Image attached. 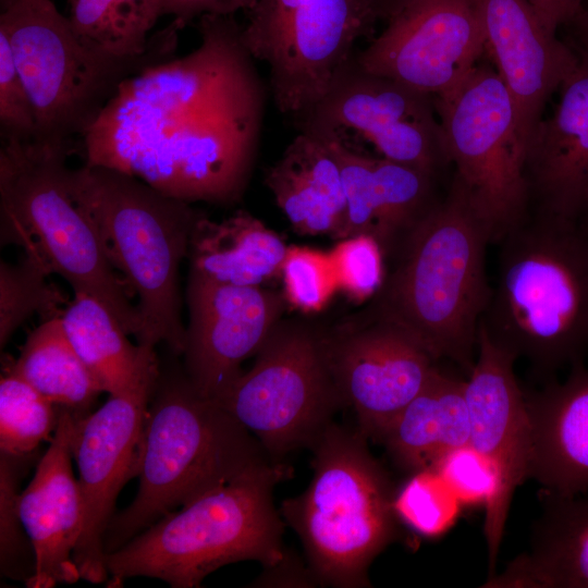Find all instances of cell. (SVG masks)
Listing matches in <instances>:
<instances>
[{
  "label": "cell",
  "mask_w": 588,
  "mask_h": 588,
  "mask_svg": "<svg viewBox=\"0 0 588 588\" xmlns=\"http://www.w3.org/2000/svg\"><path fill=\"white\" fill-rule=\"evenodd\" d=\"M200 44L122 83L82 137L85 164L135 176L187 203L240 198L266 93L234 15L199 17Z\"/></svg>",
  "instance_id": "cell-1"
},
{
  "label": "cell",
  "mask_w": 588,
  "mask_h": 588,
  "mask_svg": "<svg viewBox=\"0 0 588 588\" xmlns=\"http://www.w3.org/2000/svg\"><path fill=\"white\" fill-rule=\"evenodd\" d=\"M498 243V279L479 324L493 343L547 381L583 364L588 232L579 221L529 212Z\"/></svg>",
  "instance_id": "cell-2"
},
{
  "label": "cell",
  "mask_w": 588,
  "mask_h": 588,
  "mask_svg": "<svg viewBox=\"0 0 588 588\" xmlns=\"http://www.w3.org/2000/svg\"><path fill=\"white\" fill-rule=\"evenodd\" d=\"M490 243L489 228L453 177L446 196L402 241L379 291L377 318L402 328L436 360L449 359L469 373L492 290L486 271Z\"/></svg>",
  "instance_id": "cell-3"
},
{
  "label": "cell",
  "mask_w": 588,
  "mask_h": 588,
  "mask_svg": "<svg viewBox=\"0 0 588 588\" xmlns=\"http://www.w3.org/2000/svg\"><path fill=\"white\" fill-rule=\"evenodd\" d=\"M290 474V467L267 460L168 513L105 554L109 583L117 587L143 576L173 588H195L231 563L278 565L285 556L284 522L272 492Z\"/></svg>",
  "instance_id": "cell-4"
},
{
  "label": "cell",
  "mask_w": 588,
  "mask_h": 588,
  "mask_svg": "<svg viewBox=\"0 0 588 588\" xmlns=\"http://www.w3.org/2000/svg\"><path fill=\"white\" fill-rule=\"evenodd\" d=\"M68 185L93 220L110 262L137 297V344L155 348L164 343L183 354L179 270L201 213L191 203L102 166L69 169Z\"/></svg>",
  "instance_id": "cell-5"
},
{
  "label": "cell",
  "mask_w": 588,
  "mask_h": 588,
  "mask_svg": "<svg viewBox=\"0 0 588 588\" xmlns=\"http://www.w3.org/2000/svg\"><path fill=\"white\" fill-rule=\"evenodd\" d=\"M259 441L186 376L161 377L148 407L133 502L105 535L111 552L203 493L269 460Z\"/></svg>",
  "instance_id": "cell-6"
},
{
  "label": "cell",
  "mask_w": 588,
  "mask_h": 588,
  "mask_svg": "<svg viewBox=\"0 0 588 588\" xmlns=\"http://www.w3.org/2000/svg\"><path fill=\"white\" fill-rule=\"evenodd\" d=\"M72 144L1 139V242L100 302L128 335L140 318L132 291L110 262L98 231L68 185Z\"/></svg>",
  "instance_id": "cell-7"
},
{
  "label": "cell",
  "mask_w": 588,
  "mask_h": 588,
  "mask_svg": "<svg viewBox=\"0 0 588 588\" xmlns=\"http://www.w3.org/2000/svg\"><path fill=\"white\" fill-rule=\"evenodd\" d=\"M366 440L358 430L330 422L309 446V486L281 505L313 576L334 587L370 586V564L397 534L395 491Z\"/></svg>",
  "instance_id": "cell-8"
},
{
  "label": "cell",
  "mask_w": 588,
  "mask_h": 588,
  "mask_svg": "<svg viewBox=\"0 0 588 588\" xmlns=\"http://www.w3.org/2000/svg\"><path fill=\"white\" fill-rule=\"evenodd\" d=\"M0 29L30 97L33 139L72 144L83 137L127 78L175 57L183 26L172 20L150 36L146 51L110 54L85 45L51 0H14Z\"/></svg>",
  "instance_id": "cell-9"
},
{
  "label": "cell",
  "mask_w": 588,
  "mask_h": 588,
  "mask_svg": "<svg viewBox=\"0 0 588 588\" xmlns=\"http://www.w3.org/2000/svg\"><path fill=\"white\" fill-rule=\"evenodd\" d=\"M433 101L453 177L498 243L530 212L514 100L485 56Z\"/></svg>",
  "instance_id": "cell-10"
},
{
  "label": "cell",
  "mask_w": 588,
  "mask_h": 588,
  "mask_svg": "<svg viewBox=\"0 0 588 588\" xmlns=\"http://www.w3.org/2000/svg\"><path fill=\"white\" fill-rule=\"evenodd\" d=\"M256 355L252 368L216 402L272 458L310 446L343 406L326 336L301 324L278 322Z\"/></svg>",
  "instance_id": "cell-11"
},
{
  "label": "cell",
  "mask_w": 588,
  "mask_h": 588,
  "mask_svg": "<svg viewBox=\"0 0 588 588\" xmlns=\"http://www.w3.org/2000/svg\"><path fill=\"white\" fill-rule=\"evenodd\" d=\"M241 40L269 69L278 110L295 123L323 97L373 22L355 0H256Z\"/></svg>",
  "instance_id": "cell-12"
},
{
  "label": "cell",
  "mask_w": 588,
  "mask_h": 588,
  "mask_svg": "<svg viewBox=\"0 0 588 588\" xmlns=\"http://www.w3.org/2000/svg\"><path fill=\"white\" fill-rule=\"evenodd\" d=\"M296 125L433 176L450 163L433 97L364 70L355 53Z\"/></svg>",
  "instance_id": "cell-13"
},
{
  "label": "cell",
  "mask_w": 588,
  "mask_h": 588,
  "mask_svg": "<svg viewBox=\"0 0 588 588\" xmlns=\"http://www.w3.org/2000/svg\"><path fill=\"white\" fill-rule=\"evenodd\" d=\"M159 376L155 352L127 389L109 395L101 407L76 425L73 457L84 516L74 561L81 578L91 584L109 577L105 535L120 491L137 476L146 416Z\"/></svg>",
  "instance_id": "cell-14"
},
{
  "label": "cell",
  "mask_w": 588,
  "mask_h": 588,
  "mask_svg": "<svg viewBox=\"0 0 588 588\" xmlns=\"http://www.w3.org/2000/svg\"><path fill=\"white\" fill-rule=\"evenodd\" d=\"M355 52L366 71L432 97L457 86L486 56L480 0H417Z\"/></svg>",
  "instance_id": "cell-15"
},
{
  "label": "cell",
  "mask_w": 588,
  "mask_h": 588,
  "mask_svg": "<svg viewBox=\"0 0 588 588\" xmlns=\"http://www.w3.org/2000/svg\"><path fill=\"white\" fill-rule=\"evenodd\" d=\"M516 358L491 341L479 324L477 359L465 382L469 444L498 469L499 489L483 524L493 574L515 490L529 475L530 421L526 395L514 372Z\"/></svg>",
  "instance_id": "cell-16"
},
{
  "label": "cell",
  "mask_w": 588,
  "mask_h": 588,
  "mask_svg": "<svg viewBox=\"0 0 588 588\" xmlns=\"http://www.w3.org/2000/svg\"><path fill=\"white\" fill-rule=\"evenodd\" d=\"M326 341L343 406L355 413L357 430L378 442L439 367L411 334L377 317Z\"/></svg>",
  "instance_id": "cell-17"
},
{
  "label": "cell",
  "mask_w": 588,
  "mask_h": 588,
  "mask_svg": "<svg viewBox=\"0 0 588 588\" xmlns=\"http://www.w3.org/2000/svg\"><path fill=\"white\" fill-rule=\"evenodd\" d=\"M185 376L204 397L218 400L243 372L278 323L282 298L262 286L217 283L189 272Z\"/></svg>",
  "instance_id": "cell-18"
},
{
  "label": "cell",
  "mask_w": 588,
  "mask_h": 588,
  "mask_svg": "<svg viewBox=\"0 0 588 588\" xmlns=\"http://www.w3.org/2000/svg\"><path fill=\"white\" fill-rule=\"evenodd\" d=\"M480 7L486 57L514 100L525 150L547 100L579 58L568 44L546 30L527 0H480Z\"/></svg>",
  "instance_id": "cell-19"
},
{
  "label": "cell",
  "mask_w": 588,
  "mask_h": 588,
  "mask_svg": "<svg viewBox=\"0 0 588 588\" xmlns=\"http://www.w3.org/2000/svg\"><path fill=\"white\" fill-rule=\"evenodd\" d=\"M78 419L82 418L59 408L58 425L48 450L19 495L20 516L36 556V573L29 588H51L81 578L74 551L84 514L78 480L72 470Z\"/></svg>",
  "instance_id": "cell-20"
},
{
  "label": "cell",
  "mask_w": 588,
  "mask_h": 588,
  "mask_svg": "<svg viewBox=\"0 0 588 588\" xmlns=\"http://www.w3.org/2000/svg\"><path fill=\"white\" fill-rule=\"evenodd\" d=\"M560 91L552 115L526 143L525 177L534 212L579 221L588 194L587 59L579 58Z\"/></svg>",
  "instance_id": "cell-21"
},
{
  "label": "cell",
  "mask_w": 588,
  "mask_h": 588,
  "mask_svg": "<svg viewBox=\"0 0 588 588\" xmlns=\"http://www.w3.org/2000/svg\"><path fill=\"white\" fill-rule=\"evenodd\" d=\"M525 395L531 436L528 479L549 494L587 492L588 368L576 365L564 381L549 380Z\"/></svg>",
  "instance_id": "cell-22"
},
{
  "label": "cell",
  "mask_w": 588,
  "mask_h": 588,
  "mask_svg": "<svg viewBox=\"0 0 588 588\" xmlns=\"http://www.w3.org/2000/svg\"><path fill=\"white\" fill-rule=\"evenodd\" d=\"M265 183L297 232L343 237L344 186L339 160L327 138L299 131L268 170Z\"/></svg>",
  "instance_id": "cell-23"
},
{
  "label": "cell",
  "mask_w": 588,
  "mask_h": 588,
  "mask_svg": "<svg viewBox=\"0 0 588 588\" xmlns=\"http://www.w3.org/2000/svg\"><path fill=\"white\" fill-rule=\"evenodd\" d=\"M482 587L588 588V491L546 493L529 548Z\"/></svg>",
  "instance_id": "cell-24"
},
{
  "label": "cell",
  "mask_w": 588,
  "mask_h": 588,
  "mask_svg": "<svg viewBox=\"0 0 588 588\" xmlns=\"http://www.w3.org/2000/svg\"><path fill=\"white\" fill-rule=\"evenodd\" d=\"M465 382L438 367L391 424L379 442L400 467L411 474L433 469L446 453L469 444Z\"/></svg>",
  "instance_id": "cell-25"
},
{
  "label": "cell",
  "mask_w": 588,
  "mask_h": 588,
  "mask_svg": "<svg viewBox=\"0 0 588 588\" xmlns=\"http://www.w3.org/2000/svg\"><path fill=\"white\" fill-rule=\"evenodd\" d=\"M287 247L264 222L236 211L222 221L200 216L191 234L189 272L236 286H262L280 274Z\"/></svg>",
  "instance_id": "cell-26"
},
{
  "label": "cell",
  "mask_w": 588,
  "mask_h": 588,
  "mask_svg": "<svg viewBox=\"0 0 588 588\" xmlns=\"http://www.w3.org/2000/svg\"><path fill=\"white\" fill-rule=\"evenodd\" d=\"M5 370L77 418L89 415L96 400L105 392L70 343L60 317L42 320Z\"/></svg>",
  "instance_id": "cell-27"
},
{
  "label": "cell",
  "mask_w": 588,
  "mask_h": 588,
  "mask_svg": "<svg viewBox=\"0 0 588 588\" xmlns=\"http://www.w3.org/2000/svg\"><path fill=\"white\" fill-rule=\"evenodd\" d=\"M60 318L73 348L109 395L127 389L155 353L132 344L113 315L87 294H74Z\"/></svg>",
  "instance_id": "cell-28"
},
{
  "label": "cell",
  "mask_w": 588,
  "mask_h": 588,
  "mask_svg": "<svg viewBox=\"0 0 588 588\" xmlns=\"http://www.w3.org/2000/svg\"><path fill=\"white\" fill-rule=\"evenodd\" d=\"M69 21L87 46L131 57L147 50L149 32L161 16L158 0H68Z\"/></svg>",
  "instance_id": "cell-29"
},
{
  "label": "cell",
  "mask_w": 588,
  "mask_h": 588,
  "mask_svg": "<svg viewBox=\"0 0 588 588\" xmlns=\"http://www.w3.org/2000/svg\"><path fill=\"white\" fill-rule=\"evenodd\" d=\"M59 408L25 380L7 371L0 380V451L26 457L50 441Z\"/></svg>",
  "instance_id": "cell-30"
},
{
  "label": "cell",
  "mask_w": 588,
  "mask_h": 588,
  "mask_svg": "<svg viewBox=\"0 0 588 588\" xmlns=\"http://www.w3.org/2000/svg\"><path fill=\"white\" fill-rule=\"evenodd\" d=\"M50 273L24 255L15 265L0 264V345L3 347L30 316L42 320L61 317L69 302L48 282Z\"/></svg>",
  "instance_id": "cell-31"
},
{
  "label": "cell",
  "mask_w": 588,
  "mask_h": 588,
  "mask_svg": "<svg viewBox=\"0 0 588 588\" xmlns=\"http://www.w3.org/2000/svg\"><path fill=\"white\" fill-rule=\"evenodd\" d=\"M24 458L0 454V568L2 576L28 587L36 556L19 512V464Z\"/></svg>",
  "instance_id": "cell-32"
},
{
  "label": "cell",
  "mask_w": 588,
  "mask_h": 588,
  "mask_svg": "<svg viewBox=\"0 0 588 588\" xmlns=\"http://www.w3.org/2000/svg\"><path fill=\"white\" fill-rule=\"evenodd\" d=\"M412 475L402 489L395 492L394 509L399 520L424 536L444 532L458 514V498L432 469Z\"/></svg>",
  "instance_id": "cell-33"
},
{
  "label": "cell",
  "mask_w": 588,
  "mask_h": 588,
  "mask_svg": "<svg viewBox=\"0 0 588 588\" xmlns=\"http://www.w3.org/2000/svg\"><path fill=\"white\" fill-rule=\"evenodd\" d=\"M287 302L303 313L322 310L339 290L329 252L289 246L281 265Z\"/></svg>",
  "instance_id": "cell-34"
},
{
  "label": "cell",
  "mask_w": 588,
  "mask_h": 588,
  "mask_svg": "<svg viewBox=\"0 0 588 588\" xmlns=\"http://www.w3.org/2000/svg\"><path fill=\"white\" fill-rule=\"evenodd\" d=\"M384 253L378 238L369 233L341 238L329 252L339 290L357 302L379 293L385 281Z\"/></svg>",
  "instance_id": "cell-35"
},
{
  "label": "cell",
  "mask_w": 588,
  "mask_h": 588,
  "mask_svg": "<svg viewBox=\"0 0 588 588\" xmlns=\"http://www.w3.org/2000/svg\"><path fill=\"white\" fill-rule=\"evenodd\" d=\"M432 470L445 481L461 503L482 504L486 509L499 489L497 467L470 444L446 453Z\"/></svg>",
  "instance_id": "cell-36"
},
{
  "label": "cell",
  "mask_w": 588,
  "mask_h": 588,
  "mask_svg": "<svg viewBox=\"0 0 588 588\" xmlns=\"http://www.w3.org/2000/svg\"><path fill=\"white\" fill-rule=\"evenodd\" d=\"M36 133L34 107L15 65L10 42L0 29L1 139L32 140Z\"/></svg>",
  "instance_id": "cell-37"
},
{
  "label": "cell",
  "mask_w": 588,
  "mask_h": 588,
  "mask_svg": "<svg viewBox=\"0 0 588 588\" xmlns=\"http://www.w3.org/2000/svg\"><path fill=\"white\" fill-rule=\"evenodd\" d=\"M161 16L170 15L183 28L196 17L206 14L234 15L248 11L256 0H158Z\"/></svg>",
  "instance_id": "cell-38"
},
{
  "label": "cell",
  "mask_w": 588,
  "mask_h": 588,
  "mask_svg": "<svg viewBox=\"0 0 588 588\" xmlns=\"http://www.w3.org/2000/svg\"><path fill=\"white\" fill-rule=\"evenodd\" d=\"M547 32L556 35L583 7L585 0H527Z\"/></svg>",
  "instance_id": "cell-39"
},
{
  "label": "cell",
  "mask_w": 588,
  "mask_h": 588,
  "mask_svg": "<svg viewBox=\"0 0 588 588\" xmlns=\"http://www.w3.org/2000/svg\"><path fill=\"white\" fill-rule=\"evenodd\" d=\"M563 27L567 28L569 47L588 60V8L584 5Z\"/></svg>",
  "instance_id": "cell-40"
},
{
  "label": "cell",
  "mask_w": 588,
  "mask_h": 588,
  "mask_svg": "<svg viewBox=\"0 0 588 588\" xmlns=\"http://www.w3.org/2000/svg\"><path fill=\"white\" fill-rule=\"evenodd\" d=\"M362 10L373 21H389L417 0H355Z\"/></svg>",
  "instance_id": "cell-41"
},
{
  "label": "cell",
  "mask_w": 588,
  "mask_h": 588,
  "mask_svg": "<svg viewBox=\"0 0 588 588\" xmlns=\"http://www.w3.org/2000/svg\"><path fill=\"white\" fill-rule=\"evenodd\" d=\"M579 223L588 232V194H587L586 203L584 206V210L579 219Z\"/></svg>",
  "instance_id": "cell-42"
},
{
  "label": "cell",
  "mask_w": 588,
  "mask_h": 588,
  "mask_svg": "<svg viewBox=\"0 0 588 588\" xmlns=\"http://www.w3.org/2000/svg\"><path fill=\"white\" fill-rule=\"evenodd\" d=\"M14 0H0L1 10L9 7Z\"/></svg>",
  "instance_id": "cell-43"
}]
</instances>
